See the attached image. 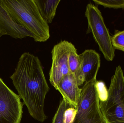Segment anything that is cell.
Wrapping results in <instances>:
<instances>
[{"label":"cell","mask_w":124,"mask_h":123,"mask_svg":"<svg viewBox=\"0 0 124 123\" xmlns=\"http://www.w3.org/2000/svg\"><path fill=\"white\" fill-rule=\"evenodd\" d=\"M39 12L47 24L52 22L60 0H34Z\"/></svg>","instance_id":"cell-11"},{"label":"cell","mask_w":124,"mask_h":123,"mask_svg":"<svg viewBox=\"0 0 124 123\" xmlns=\"http://www.w3.org/2000/svg\"><path fill=\"white\" fill-rule=\"evenodd\" d=\"M23 104L0 77V123H20Z\"/></svg>","instance_id":"cell-6"},{"label":"cell","mask_w":124,"mask_h":123,"mask_svg":"<svg viewBox=\"0 0 124 123\" xmlns=\"http://www.w3.org/2000/svg\"><path fill=\"white\" fill-rule=\"evenodd\" d=\"M76 110L73 108H69L64 113L65 123H72L76 116Z\"/></svg>","instance_id":"cell-17"},{"label":"cell","mask_w":124,"mask_h":123,"mask_svg":"<svg viewBox=\"0 0 124 123\" xmlns=\"http://www.w3.org/2000/svg\"><path fill=\"white\" fill-rule=\"evenodd\" d=\"M73 45L63 40L54 46L51 53L52 63L49 71V81L55 89L62 79L70 73L69 66V58Z\"/></svg>","instance_id":"cell-7"},{"label":"cell","mask_w":124,"mask_h":123,"mask_svg":"<svg viewBox=\"0 0 124 123\" xmlns=\"http://www.w3.org/2000/svg\"><path fill=\"white\" fill-rule=\"evenodd\" d=\"M96 85L99 93L100 100H105L108 95V90L105 83L102 81H98L96 82Z\"/></svg>","instance_id":"cell-16"},{"label":"cell","mask_w":124,"mask_h":123,"mask_svg":"<svg viewBox=\"0 0 124 123\" xmlns=\"http://www.w3.org/2000/svg\"><path fill=\"white\" fill-rule=\"evenodd\" d=\"M10 78L30 115L40 122L45 121L44 102L49 89L39 58L24 53Z\"/></svg>","instance_id":"cell-1"},{"label":"cell","mask_w":124,"mask_h":123,"mask_svg":"<svg viewBox=\"0 0 124 123\" xmlns=\"http://www.w3.org/2000/svg\"><path fill=\"white\" fill-rule=\"evenodd\" d=\"M18 24L34 35L36 42H45L50 37L48 24L41 15L34 0H0Z\"/></svg>","instance_id":"cell-2"},{"label":"cell","mask_w":124,"mask_h":123,"mask_svg":"<svg viewBox=\"0 0 124 123\" xmlns=\"http://www.w3.org/2000/svg\"><path fill=\"white\" fill-rule=\"evenodd\" d=\"M112 45L115 50L124 52V30H116L114 34L111 37Z\"/></svg>","instance_id":"cell-13"},{"label":"cell","mask_w":124,"mask_h":123,"mask_svg":"<svg viewBox=\"0 0 124 123\" xmlns=\"http://www.w3.org/2000/svg\"><path fill=\"white\" fill-rule=\"evenodd\" d=\"M97 81L85 83L82 88L72 123H107L100 107Z\"/></svg>","instance_id":"cell-4"},{"label":"cell","mask_w":124,"mask_h":123,"mask_svg":"<svg viewBox=\"0 0 124 123\" xmlns=\"http://www.w3.org/2000/svg\"><path fill=\"white\" fill-rule=\"evenodd\" d=\"M0 37H1L0 36Z\"/></svg>","instance_id":"cell-18"},{"label":"cell","mask_w":124,"mask_h":123,"mask_svg":"<svg viewBox=\"0 0 124 123\" xmlns=\"http://www.w3.org/2000/svg\"><path fill=\"white\" fill-rule=\"evenodd\" d=\"M84 83L97 80L101 66L100 54L93 50H87L79 55Z\"/></svg>","instance_id":"cell-9"},{"label":"cell","mask_w":124,"mask_h":123,"mask_svg":"<svg viewBox=\"0 0 124 123\" xmlns=\"http://www.w3.org/2000/svg\"><path fill=\"white\" fill-rule=\"evenodd\" d=\"M8 35L15 39L30 37L31 32L15 21L8 12L0 2V36Z\"/></svg>","instance_id":"cell-8"},{"label":"cell","mask_w":124,"mask_h":123,"mask_svg":"<svg viewBox=\"0 0 124 123\" xmlns=\"http://www.w3.org/2000/svg\"><path fill=\"white\" fill-rule=\"evenodd\" d=\"M100 107L107 123H124V76L120 65L111 78L108 95L100 100Z\"/></svg>","instance_id":"cell-3"},{"label":"cell","mask_w":124,"mask_h":123,"mask_svg":"<svg viewBox=\"0 0 124 123\" xmlns=\"http://www.w3.org/2000/svg\"><path fill=\"white\" fill-rule=\"evenodd\" d=\"M56 90L61 93L63 98L72 108L76 109L81 92L74 75L70 73L65 76Z\"/></svg>","instance_id":"cell-10"},{"label":"cell","mask_w":124,"mask_h":123,"mask_svg":"<svg viewBox=\"0 0 124 123\" xmlns=\"http://www.w3.org/2000/svg\"><path fill=\"white\" fill-rule=\"evenodd\" d=\"M85 16L88 22L87 33H92L104 58L108 61H112L115 57V50L102 13L97 6L90 3L87 5Z\"/></svg>","instance_id":"cell-5"},{"label":"cell","mask_w":124,"mask_h":123,"mask_svg":"<svg viewBox=\"0 0 124 123\" xmlns=\"http://www.w3.org/2000/svg\"><path fill=\"white\" fill-rule=\"evenodd\" d=\"M69 66L70 73L74 75L78 86L83 84L84 82L82 71L81 61L79 55L77 53V49L74 45L69 54Z\"/></svg>","instance_id":"cell-12"},{"label":"cell","mask_w":124,"mask_h":123,"mask_svg":"<svg viewBox=\"0 0 124 123\" xmlns=\"http://www.w3.org/2000/svg\"><path fill=\"white\" fill-rule=\"evenodd\" d=\"M93 1L95 4L101 5L105 8L124 9V0H93Z\"/></svg>","instance_id":"cell-15"},{"label":"cell","mask_w":124,"mask_h":123,"mask_svg":"<svg viewBox=\"0 0 124 123\" xmlns=\"http://www.w3.org/2000/svg\"><path fill=\"white\" fill-rule=\"evenodd\" d=\"M69 108L72 107L63 98L53 118L52 123H65L64 113L66 110Z\"/></svg>","instance_id":"cell-14"}]
</instances>
